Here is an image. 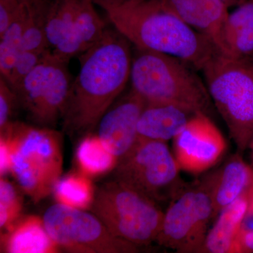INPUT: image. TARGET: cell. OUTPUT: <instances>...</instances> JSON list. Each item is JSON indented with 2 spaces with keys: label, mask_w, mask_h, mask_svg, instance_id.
<instances>
[{
  "label": "cell",
  "mask_w": 253,
  "mask_h": 253,
  "mask_svg": "<svg viewBox=\"0 0 253 253\" xmlns=\"http://www.w3.org/2000/svg\"><path fill=\"white\" fill-rule=\"evenodd\" d=\"M204 181L212 198L214 217L252 187L253 172L239 155H236Z\"/></svg>",
  "instance_id": "obj_14"
},
{
  "label": "cell",
  "mask_w": 253,
  "mask_h": 253,
  "mask_svg": "<svg viewBox=\"0 0 253 253\" xmlns=\"http://www.w3.org/2000/svg\"><path fill=\"white\" fill-rule=\"evenodd\" d=\"M76 163L81 172L89 176H98L115 169L118 158L106 149L98 135L88 134L76 149Z\"/></svg>",
  "instance_id": "obj_19"
},
{
  "label": "cell",
  "mask_w": 253,
  "mask_h": 253,
  "mask_svg": "<svg viewBox=\"0 0 253 253\" xmlns=\"http://www.w3.org/2000/svg\"><path fill=\"white\" fill-rule=\"evenodd\" d=\"M251 188L221 211L217 222L206 236L199 253L242 252L240 233L243 219L249 208Z\"/></svg>",
  "instance_id": "obj_15"
},
{
  "label": "cell",
  "mask_w": 253,
  "mask_h": 253,
  "mask_svg": "<svg viewBox=\"0 0 253 253\" xmlns=\"http://www.w3.org/2000/svg\"><path fill=\"white\" fill-rule=\"evenodd\" d=\"M11 149L7 140L3 136L0 138V174L1 176L11 172Z\"/></svg>",
  "instance_id": "obj_28"
},
{
  "label": "cell",
  "mask_w": 253,
  "mask_h": 253,
  "mask_svg": "<svg viewBox=\"0 0 253 253\" xmlns=\"http://www.w3.org/2000/svg\"><path fill=\"white\" fill-rule=\"evenodd\" d=\"M221 1L229 9L231 7H234V6L236 7L238 5L241 4V3L244 2L246 0H221Z\"/></svg>",
  "instance_id": "obj_31"
},
{
  "label": "cell",
  "mask_w": 253,
  "mask_h": 253,
  "mask_svg": "<svg viewBox=\"0 0 253 253\" xmlns=\"http://www.w3.org/2000/svg\"><path fill=\"white\" fill-rule=\"evenodd\" d=\"M240 245H241V251H253V232L240 235Z\"/></svg>",
  "instance_id": "obj_29"
},
{
  "label": "cell",
  "mask_w": 253,
  "mask_h": 253,
  "mask_svg": "<svg viewBox=\"0 0 253 253\" xmlns=\"http://www.w3.org/2000/svg\"><path fill=\"white\" fill-rule=\"evenodd\" d=\"M103 10L113 28L137 49L170 55L199 71L220 53L176 14L168 0H130Z\"/></svg>",
  "instance_id": "obj_2"
},
{
  "label": "cell",
  "mask_w": 253,
  "mask_h": 253,
  "mask_svg": "<svg viewBox=\"0 0 253 253\" xmlns=\"http://www.w3.org/2000/svg\"><path fill=\"white\" fill-rule=\"evenodd\" d=\"M91 0H73V32L87 50L101 41L106 33V24Z\"/></svg>",
  "instance_id": "obj_21"
},
{
  "label": "cell",
  "mask_w": 253,
  "mask_h": 253,
  "mask_svg": "<svg viewBox=\"0 0 253 253\" xmlns=\"http://www.w3.org/2000/svg\"><path fill=\"white\" fill-rule=\"evenodd\" d=\"M94 4L98 5L102 9L111 6H118L125 4L130 0H91Z\"/></svg>",
  "instance_id": "obj_30"
},
{
  "label": "cell",
  "mask_w": 253,
  "mask_h": 253,
  "mask_svg": "<svg viewBox=\"0 0 253 253\" xmlns=\"http://www.w3.org/2000/svg\"><path fill=\"white\" fill-rule=\"evenodd\" d=\"M212 217V198L204 181L184 187L165 213L156 241L178 253H199Z\"/></svg>",
  "instance_id": "obj_10"
},
{
  "label": "cell",
  "mask_w": 253,
  "mask_h": 253,
  "mask_svg": "<svg viewBox=\"0 0 253 253\" xmlns=\"http://www.w3.org/2000/svg\"><path fill=\"white\" fill-rule=\"evenodd\" d=\"M91 210L113 235L137 246L156 241L165 214L156 201L116 179L96 190Z\"/></svg>",
  "instance_id": "obj_6"
},
{
  "label": "cell",
  "mask_w": 253,
  "mask_h": 253,
  "mask_svg": "<svg viewBox=\"0 0 253 253\" xmlns=\"http://www.w3.org/2000/svg\"><path fill=\"white\" fill-rule=\"evenodd\" d=\"M19 102L14 89L4 78H0V131L12 122L11 118Z\"/></svg>",
  "instance_id": "obj_26"
},
{
  "label": "cell",
  "mask_w": 253,
  "mask_h": 253,
  "mask_svg": "<svg viewBox=\"0 0 253 253\" xmlns=\"http://www.w3.org/2000/svg\"><path fill=\"white\" fill-rule=\"evenodd\" d=\"M46 52L38 53L36 51L23 49L19 53L17 59L15 61L9 79L6 81L13 89H16L21 84L23 80L41 61Z\"/></svg>",
  "instance_id": "obj_25"
},
{
  "label": "cell",
  "mask_w": 253,
  "mask_h": 253,
  "mask_svg": "<svg viewBox=\"0 0 253 253\" xmlns=\"http://www.w3.org/2000/svg\"><path fill=\"white\" fill-rule=\"evenodd\" d=\"M179 169L166 142L139 137L118 161L115 179L156 202L172 201L184 188Z\"/></svg>",
  "instance_id": "obj_7"
},
{
  "label": "cell",
  "mask_w": 253,
  "mask_h": 253,
  "mask_svg": "<svg viewBox=\"0 0 253 253\" xmlns=\"http://www.w3.org/2000/svg\"><path fill=\"white\" fill-rule=\"evenodd\" d=\"M66 64L49 50L14 89L20 106L38 126L51 128L62 118L73 83Z\"/></svg>",
  "instance_id": "obj_9"
},
{
  "label": "cell",
  "mask_w": 253,
  "mask_h": 253,
  "mask_svg": "<svg viewBox=\"0 0 253 253\" xmlns=\"http://www.w3.org/2000/svg\"><path fill=\"white\" fill-rule=\"evenodd\" d=\"M119 97L106 111L96 126L99 139L118 161L132 149L139 139L138 123L146 105L131 89Z\"/></svg>",
  "instance_id": "obj_12"
},
{
  "label": "cell",
  "mask_w": 253,
  "mask_h": 253,
  "mask_svg": "<svg viewBox=\"0 0 253 253\" xmlns=\"http://www.w3.org/2000/svg\"><path fill=\"white\" fill-rule=\"evenodd\" d=\"M176 14L191 27L207 37L219 52L223 27L229 9L221 0H168Z\"/></svg>",
  "instance_id": "obj_13"
},
{
  "label": "cell",
  "mask_w": 253,
  "mask_h": 253,
  "mask_svg": "<svg viewBox=\"0 0 253 253\" xmlns=\"http://www.w3.org/2000/svg\"><path fill=\"white\" fill-rule=\"evenodd\" d=\"M174 157L180 169L194 174L207 170L224 154V136L206 113H196L174 138Z\"/></svg>",
  "instance_id": "obj_11"
},
{
  "label": "cell",
  "mask_w": 253,
  "mask_h": 253,
  "mask_svg": "<svg viewBox=\"0 0 253 253\" xmlns=\"http://www.w3.org/2000/svg\"><path fill=\"white\" fill-rule=\"evenodd\" d=\"M1 136L11 149V172L35 203L52 193L62 173V136L52 128L11 122Z\"/></svg>",
  "instance_id": "obj_4"
},
{
  "label": "cell",
  "mask_w": 253,
  "mask_h": 253,
  "mask_svg": "<svg viewBox=\"0 0 253 253\" xmlns=\"http://www.w3.org/2000/svg\"><path fill=\"white\" fill-rule=\"evenodd\" d=\"M21 3L26 5L27 7H31V6H36L37 4H39L42 1L44 0H18Z\"/></svg>",
  "instance_id": "obj_32"
},
{
  "label": "cell",
  "mask_w": 253,
  "mask_h": 253,
  "mask_svg": "<svg viewBox=\"0 0 253 253\" xmlns=\"http://www.w3.org/2000/svg\"><path fill=\"white\" fill-rule=\"evenodd\" d=\"M131 44L116 28H107L101 41L81 55L79 73L61 118L68 135H87L94 130L125 90L130 78Z\"/></svg>",
  "instance_id": "obj_1"
},
{
  "label": "cell",
  "mask_w": 253,
  "mask_h": 253,
  "mask_svg": "<svg viewBox=\"0 0 253 253\" xmlns=\"http://www.w3.org/2000/svg\"><path fill=\"white\" fill-rule=\"evenodd\" d=\"M51 239L61 249L76 253H134L138 246L120 239L93 213L57 204L42 217Z\"/></svg>",
  "instance_id": "obj_8"
},
{
  "label": "cell",
  "mask_w": 253,
  "mask_h": 253,
  "mask_svg": "<svg viewBox=\"0 0 253 253\" xmlns=\"http://www.w3.org/2000/svg\"><path fill=\"white\" fill-rule=\"evenodd\" d=\"M28 9L23 4L21 11L6 31L0 36V72L1 77L9 79L15 61L23 50V36Z\"/></svg>",
  "instance_id": "obj_23"
},
{
  "label": "cell",
  "mask_w": 253,
  "mask_h": 253,
  "mask_svg": "<svg viewBox=\"0 0 253 253\" xmlns=\"http://www.w3.org/2000/svg\"><path fill=\"white\" fill-rule=\"evenodd\" d=\"M52 193L58 204L86 211L91 208L96 191L90 177L74 172L60 177Z\"/></svg>",
  "instance_id": "obj_20"
},
{
  "label": "cell",
  "mask_w": 253,
  "mask_h": 253,
  "mask_svg": "<svg viewBox=\"0 0 253 253\" xmlns=\"http://www.w3.org/2000/svg\"><path fill=\"white\" fill-rule=\"evenodd\" d=\"M250 146H251V149H252L253 151V136L252 139H251V142H250Z\"/></svg>",
  "instance_id": "obj_33"
},
{
  "label": "cell",
  "mask_w": 253,
  "mask_h": 253,
  "mask_svg": "<svg viewBox=\"0 0 253 253\" xmlns=\"http://www.w3.org/2000/svg\"><path fill=\"white\" fill-rule=\"evenodd\" d=\"M73 0H46L44 30L49 48L54 49L73 31Z\"/></svg>",
  "instance_id": "obj_22"
},
{
  "label": "cell",
  "mask_w": 253,
  "mask_h": 253,
  "mask_svg": "<svg viewBox=\"0 0 253 253\" xmlns=\"http://www.w3.org/2000/svg\"><path fill=\"white\" fill-rule=\"evenodd\" d=\"M23 5L18 0H0V36L14 21Z\"/></svg>",
  "instance_id": "obj_27"
},
{
  "label": "cell",
  "mask_w": 253,
  "mask_h": 253,
  "mask_svg": "<svg viewBox=\"0 0 253 253\" xmlns=\"http://www.w3.org/2000/svg\"><path fill=\"white\" fill-rule=\"evenodd\" d=\"M22 199L14 184L1 177L0 180V227L9 230L21 216Z\"/></svg>",
  "instance_id": "obj_24"
},
{
  "label": "cell",
  "mask_w": 253,
  "mask_h": 253,
  "mask_svg": "<svg viewBox=\"0 0 253 253\" xmlns=\"http://www.w3.org/2000/svg\"><path fill=\"white\" fill-rule=\"evenodd\" d=\"M195 114L174 105H146L138 123V135L166 142L176 137Z\"/></svg>",
  "instance_id": "obj_17"
},
{
  "label": "cell",
  "mask_w": 253,
  "mask_h": 253,
  "mask_svg": "<svg viewBox=\"0 0 253 253\" xmlns=\"http://www.w3.org/2000/svg\"><path fill=\"white\" fill-rule=\"evenodd\" d=\"M221 40V54L234 59H253V0H246L229 12Z\"/></svg>",
  "instance_id": "obj_18"
},
{
  "label": "cell",
  "mask_w": 253,
  "mask_h": 253,
  "mask_svg": "<svg viewBox=\"0 0 253 253\" xmlns=\"http://www.w3.org/2000/svg\"><path fill=\"white\" fill-rule=\"evenodd\" d=\"M201 71L211 99L238 149L244 151L253 136V58L217 53Z\"/></svg>",
  "instance_id": "obj_5"
},
{
  "label": "cell",
  "mask_w": 253,
  "mask_h": 253,
  "mask_svg": "<svg viewBox=\"0 0 253 253\" xmlns=\"http://www.w3.org/2000/svg\"><path fill=\"white\" fill-rule=\"evenodd\" d=\"M134 48L130 89L146 105H174L207 114L212 99L197 70L170 55Z\"/></svg>",
  "instance_id": "obj_3"
},
{
  "label": "cell",
  "mask_w": 253,
  "mask_h": 253,
  "mask_svg": "<svg viewBox=\"0 0 253 253\" xmlns=\"http://www.w3.org/2000/svg\"><path fill=\"white\" fill-rule=\"evenodd\" d=\"M60 249L46 230L42 218L38 216L19 218L1 236V252L55 253Z\"/></svg>",
  "instance_id": "obj_16"
}]
</instances>
